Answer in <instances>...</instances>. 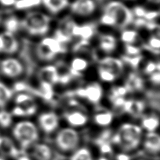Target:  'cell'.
<instances>
[{"instance_id": "obj_1", "label": "cell", "mask_w": 160, "mask_h": 160, "mask_svg": "<svg viewBox=\"0 0 160 160\" xmlns=\"http://www.w3.org/2000/svg\"><path fill=\"white\" fill-rule=\"evenodd\" d=\"M142 141V128L131 123H124L120 125L118 132L112 136L110 140L111 143L121 147L124 152L136 150Z\"/></svg>"}, {"instance_id": "obj_2", "label": "cell", "mask_w": 160, "mask_h": 160, "mask_svg": "<svg viewBox=\"0 0 160 160\" xmlns=\"http://www.w3.org/2000/svg\"><path fill=\"white\" fill-rule=\"evenodd\" d=\"M13 136L23 149H28L38 141L39 133L37 125L30 121H22L14 125Z\"/></svg>"}, {"instance_id": "obj_3", "label": "cell", "mask_w": 160, "mask_h": 160, "mask_svg": "<svg viewBox=\"0 0 160 160\" xmlns=\"http://www.w3.org/2000/svg\"><path fill=\"white\" fill-rule=\"evenodd\" d=\"M51 19L39 11L28 13L21 21V26L32 35H44L49 30Z\"/></svg>"}, {"instance_id": "obj_4", "label": "cell", "mask_w": 160, "mask_h": 160, "mask_svg": "<svg viewBox=\"0 0 160 160\" xmlns=\"http://www.w3.org/2000/svg\"><path fill=\"white\" fill-rule=\"evenodd\" d=\"M80 136L78 131L72 127L63 128L57 133L55 145L62 152H73L79 147Z\"/></svg>"}, {"instance_id": "obj_5", "label": "cell", "mask_w": 160, "mask_h": 160, "mask_svg": "<svg viewBox=\"0 0 160 160\" xmlns=\"http://www.w3.org/2000/svg\"><path fill=\"white\" fill-rule=\"evenodd\" d=\"M104 13L109 14L115 19V26L125 28L133 21V13L122 3L113 1L109 2L104 8Z\"/></svg>"}, {"instance_id": "obj_6", "label": "cell", "mask_w": 160, "mask_h": 160, "mask_svg": "<svg viewBox=\"0 0 160 160\" xmlns=\"http://www.w3.org/2000/svg\"><path fill=\"white\" fill-rule=\"evenodd\" d=\"M75 95L79 98L87 99L92 104H98L103 95L102 87L97 83L88 85L85 88H79L75 90Z\"/></svg>"}, {"instance_id": "obj_7", "label": "cell", "mask_w": 160, "mask_h": 160, "mask_svg": "<svg viewBox=\"0 0 160 160\" xmlns=\"http://www.w3.org/2000/svg\"><path fill=\"white\" fill-rule=\"evenodd\" d=\"M24 70V66L22 62L15 58L5 59L1 63L2 72L8 78H18L23 73Z\"/></svg>"}, {"instance_id": "obj_8", "label": "cell", "mask_w": 160, "mask_h": 160, "mask_svg": "<svg viewBox=\"0 0 160 160\" xmlns=\"http://www.w3.org/2000/svg\"><path fill=\"white\" fill-rule=\"evenodd\" d=\"M59 117L53 111H46L38 117V124L42 131L47 134L53 133L59 126Z\"/></svg>"}, {"instance_id": "obj_9", "label": "cell", "mask_w": 160, "mask_h": 160, "mask_svg": "<svg viewBox=\"0 0 160 160\" xmlns=\"http://www.w3.org/2000/svg\"><path fill=\"white\" fill-rule=\"evenodd\" d=\"M29 148L31 160H52L53 157V151L48 144L35 142Z\"/></svg>"}, {"instance_id": "obj_10", "label": "cell", "mask_w": 160, "mask_h": 160, "mask_svg": "<svg viewBox=\"0 0 160 160\" xmlns=\"http://www.w3.org/2000/svg\"><path fill=\"white\" fill-rule=\"evenodd\" d=\"M15 103L25 110V116L34 115L38 110V105L35 103V98L25 92L19 93L18 95H16Z\"/></svg>"}, {"instance_id": "obj_11", "label": "cell", "mask_w": 160, "mask_h": 160, "mask_svg": "<svg viewBox=\"0 0 160 160\" xmlns=\"http://www.w3.org/2000/svg\"><path fill=\"white\" fill-rule=\"evenodd\" d=\"M65 121L72 128L82 127L87 124L88 116L84 111L79 109L66 111L64 114Z\"/></svg>"}, {"instance_id": "obj_12", "label": "cell", "mask_w": 160, "mask_h": 160, "mask_svg": "<svg viewBox=\"0 0 160 160\" xmlns=\"http://www.w3.org/2000/svg\"><path fill=\"white\" fill-rule=\"evenodd\" d=\"M98 67L107 70L118 78L124 71V63L121 59L108 56L99 61Z\"/></svg>"}, {"instance_id": "obj_13", "label": "cell", "mask_w": 160, "mask_h": 160, "mask_svg": "<svg viewBox=\"0 0 160 160\" xmlns=\"http://www.w3.org/2000/svg\"><path fill=\"white\" fill-rule=\"evenodd\" d=\"M71 11L80 16H88L96 9L93 0H75L70 5Z\"/></svg>"}, {"instance_id": "obj_14", "label": "cell", "mask_w": 160, "mask_h": 160, "mask_svg": "<svg viewBox=\"0 0 160 160\" xmlns=\"http://www.w3.org/2000/svg\"><path fill=\"white\" fill-rule=\"evenodd\" d=\"M144 149L150 154L158 155L160 150V137L156 132H148L142 140Z\"/></svg>"}, {"instance_id": "obj_15", "label": "cell", "mask_w": 160, "mask_h": 160, "mask_svg": "<svg viewBox=\"0 0 160 160\" xmlns=\"http://www.w3.org/2000/svg\"><path fill=\"white\" fill-rule=\"evenodd\" d=\"M0 152L13 158L20 156V151L14 142L7 136H0Z\"/></svg>"}, {"instance_id": "obj_16", "label": "cell", "mask_w": 160, "mask_h": 160, "mask_svg": "<svg viewBox=\"0 0 160 160\" xmlns=\"http://www.w3.org/2000/svg\"><path fill=\"white\" fill-rule=\"evenodd\" d=\"M39 76L41 81L48 82L51 85H54L58 83L60 74L56 67L48 65L40 69Z\"/></svg>"}, {"instance_id": "obj_17", "label": "cell", "mask_w": 160, "mask_h": 160, "mask_svg": "<svg viewBox=\"0 0 160 160\" xmlns=\"http://www.w3.org/2000/svg\"><path fill=\"white\" fill-rule=\"evenodd\" d=\"M3 39V48L2 53L6 54H13L18 50L20 45L18 40L16 39L13 33L9 32H5L2 34Z\"/></svg>"}, {"instance_id": "obj_18", "label": "cell", "mask_w": 160, "mask_h": 160, "mask_svg": "<svg viewBox=\"0 0 160 160\" xmlns=\"http://www.w3.org/2000/svg\"><path fill=\"white\" fill-rule=\"evenodd\" d=\"M96 31V25L94 24H87L83 25L75 24L72 30V36L81 37L83 40H88L92 38Z\"/></svg>"}, {"instance_id": "obj_19", "label": "cell", "mask_w": 160, "mask_h": 160, "mask_svg": "<svg viewBox=\"0 0 160 160\" xmlns=\"http://www.w3.org/2000/svg\"><path fill=\"white\" fill-rule=\"evenodd\" d=\"M114 115L111 111L105 109H99L93 116V121L99 126L107 127L112 124Z\"/></svg>"}, {"instance_id": "obj_20", "label": "cell", "mask_w": 160, "mask_h": 160, "mask_svg": "<svg viewBox=\"0 0 160 160\" xmlns=\"http://www.w3.org/2000/svg\"><path fill=\"white\" fill-rule=\"evenodd\" d=\"M128 93H134L142 90L144 87L143 80L136 73H131L128 75L125 84Z\"/></svg>"}, {"instance_id": "obj_21", "label": "cell", "mask_w": 160, "mask_h": 160, "mask_svg": "<svg viewBox=\"0 0 160 160\" xmlns=\"http://www.w3.org/2000/svg\"><path fill=\"white\" fill-rule=\"evenodd\" d=\"M88 66V64L87 60L80 57H76L71 61L69 73L72 77L81 76L82 73L87 69Z\"/></svg>"}, {"instance_id": "obj_22", "label": "cell", "mask_w": 160, "mask_h": 160, "mask_svg": "<svg viewBox=\"0 0 160 160\" xmlns=\"http://www.w3.org/2000/svg\"><path fill=\"white\" fill-rule=\"evenodd\" d=\"M45 7L52 13H58L69 4V0H42Z\"/></svg>"}, {"instance_id": "obj_23", "label": "cell", "mask_w": 160, "mask_h": 160, "mask_svg": "<svg viewBox=\"0 0 160 160\" xmlns=\"http://www.w3.org/2000/svg\"><path fill=\"white\" fill-rule=\"evenodd\" d=\"M41 43L47 47L48 49L55 55L66 52V48L65 47L63 44L59 42L55 38H45L42 40Z\"/></svg>"}, {"instance_id": "obj_24", "label": "cell", "mask_w": 160, "mask_h": 160, "mask_svg": "<svg viewBox=\"0 0 160 160\" xmlns=\"http://www.w3.org/2000/svg\"><path fill=\"white\" fill-rule=\"evenodd\" d=\"M116 39L111 35H102L101 36L100 47L106 53H111L116 49Z\"/></svg>"}, {"instance_id": "obj_25", "label": "cell", "mask_w": 160, "mask_h": 160, "mask_svg": "<svg viewBox=\"0 0 160 160\" xmlns=\"http://www.w3.org/2000/svg\"><path fill=\"white\" fill-rule=\"evenodd\" d=\"M159 125V121L158 116L155 114L145 116L142 120V128L148 132H155Z\"/></svg>"}, {"instance_id": "obj_26", "label": "cell", "mask_w": 160, "mask_h": 160, "mask_svg": "<svg viewBox=\"0 0 160 160\" xmlns=\"http://www.w3.org/2000/svg\"><path fill=\"white\" fill-rule=\"evenodd\" d=\"M53 85L48 82L41 81L39 88L38 93L43 99L46 100H50L53 97Z\"/></svg>"}, {"instance_id": "obj_27", "label": "cell", "mask_w": 160, "mask_h": 160, "mask_svg": "<svg viewBox=\"0 0 160 160\" xmlns=\"http://www.w3.org/2000/svg\"><path fill=\"white\" fill-rule=\"evenodd\" d=\"M13 96V90L4 83L0 82V108L5 107Z\"/></svg>"}, {"instance_id": "obj_28", "label": "cell", "mask_w": 160, "mask_h": 160, "mask_svg": "<svg viewBox=\"0 0 160 160\" xmlns=\"http://www.w3.org/2000/svg\"><path fill=\"white\" fill-rule=\"evenodd\" d=\"M36 54L39 59L46 61H51L54 59L56 56L41 42L36 47Z\"/></svg>"}, {"instance_id": "obj_29", "label": "cell", "mask_w": 160, "mask_h": 160, "mask_svg": "<svg viewBox=\"0 0 160 160\" xmlns=\"http://www.w3.org/2000/svg\"><path fill=\"white\" fill-rule=\"evenodd\" d=\"M70 160H93L92 154L87 147H78L74 151Z\"/></svg>"}, {"instance_id": "obj_30", "label": "cell", "mask_w": 160, "mask_h": 160, "mask_svg": "<svg viewBox=\"0 0 160 160\" xmlns=\"http://www.w3.org/2000/svg\"><path fill=\"white\" fill-rule=\"evenodd\" d=\"M42 2V0H16L14 5L17 9L23 10L39 6Z\"/></svg>"}, {"instance_id": "obj_31", "label": "cell", "mask_w": 160, "mask_h": 160, "mask_svg": "<svg viewBox=\"0 0 160 160\" xmlns=\"http://www.w3.org/2000/svg\"><path fill=\"white\" fill-rule=\"evenodd\" d=\"M20 21L16 16H11L8 18L4 23V26L7 32L13 33L18 30L20 27Z\"/></svg>"}, {"instance_id": "obj_32", "label": "cell", "mask_w": 160, "mask_h": 160, "mask_svg": "<svg viewBox=\"0 0 160 160\" xmlns=\"http://www.w3.org/2000/svg\"><path fill=\"white\" fill-rule=\"evenodd\" d=\"M13 122V115L6 110L0 111V126L4 128L10 127Z\"/></svg>"}, {"instance_id": "obj_33", "label": "cell", "mask_w": 160, "mask_h": 160, "mask_svg": "<svg viewBox=\"0 0 160 160\" xmlns=\"http://www.w3.org/2000/svg\"><path fill=\"white\" fill-rule=\"evenodd\" d=\"M160 40L158 37L153 36L148 40V45H145V48L148 50H150L153 53L158 54L159 52Z\"/></svg>"}, {"instance_id": "obj_34", "label": "cell", "mask_w": 160, "mask_h": 160, "mask_svg": "<svg viewBox=\"0 0 160 160\" xmlns=\"http://www.w3.org/2000/svg\"><path fill=\"white\" fill-rule=\"evenodd\" d=\"M127 93L128 91L125 86H117L113 88L110 92V100L116 98H125V95Z\"/></svg>"}, {"instance_id": "obj_35", "label": "cell", "mask_w": 160, "mask_h": 160, "mask_svg": "<svg viewBox=\"0 0 160 160\" xmlns=\"http://www.w3.org/2000/svg\"><path fill=\"white\" fill-rule=\"evenodd\" d=\"M138 34L133 30H124L122 33V40L127 44H131L136 40Z\"/></svg>"}, {"instance_id": "obj_36", "label": "cell", "mask_w": 160, "mask_h": 160, "mask_svg": "<svg viewBox=\"0 0 160 160\" xmlns=\"http://www.w3.org/2000/svg\"><path fill=\"white\" fill-rule=\"evenodd\" d=\"M98 76L101 78V81L103 82H106V83H111L115 81V80L118 78L117 77L112 74V73L109 72L107 70H105L102 68H99L98 69Z\"/></svg>"}, {"instance_id": "obj_37", "label": "cell", "mask_w": 160, "mask_h": 160, "mask_svg": "<svg viewBox=\"0 0 160 160\" xmlns=\"http://www.w3.org/2000/svg\"><path fill=\"white\" fill-rule=\"evenodd\" d=\"M54 36H55L54 38L63 45L65 43H67V42H70L71 40H72V36H70V35H68V34L64 32L61 28H58V29L56 30L55 35Z\"/></svg>"}, {"instance_id": "obj_38", "label": "cell", "mask_w": 160, "mask_h": 160, "mask_svg": "<svg viewBox=\"0 0 160 160\" xmlns=\"http://www.w3.org/2000/svg\"><path fill=\"white\" fill-rule=\"evenodd\" d=\"M123 60L127 63V64H129L131 67L133 68H137L138 65L141 63L142 60V56L141 55L137 56H123Z\"/></svg>"}, {"instance_id": "obj_39", "label": "cell", "mask_w": 160, "mask_h": 160, "mask_svg": "<svg viewBox=\"0 0 160 160\" xmlns=\"http://www.w3.org/2000/svg\"><path fill=\"white\" fill-rule=\"evenodd\" d=\"M96 144L98 145L100 151L103 155H111L112 153V144L111 143V142H101Z\"/></svg>"}, {"instance_id": "obj_40", "label": "cell", "mask_w": 160, "mask_h": 160, "mask_svg": "<svg viewBox=\"0 0 160 160\" xmlns=\"http://www.w3.org/2000/svg\"><path fill=\"white\" fill-rule=\"evenodd\" d=\"M158 71H159V63H155L153 61L148 62L147 65L145 66L144 69L145 73L148 74V75H150V74H152Z\"/></svg>"}, {"instance_id": "obj_41", "label": "cell", "mask_w": 160, "mask_h": 160, "mask_svg": "<svg viewBox=\"0 0 160 160\" xmlns=\"http://www.w3.org/2000/svg\"><path fill=\"white\" fill-rule=\"evenodd\" d=\"M101 22L102 25L115 26V21L112 16L106 13H104L101 18Z\"/></svg>"}, {"instance_id": "obj_42", "label": "cell", "mask_w": 160, "mask_h": 160, "mask_svg": "<svg viewBox=\"0 0 160 160\" xmlns=\"http://www.w3.org/2000/svg\"><path fill=\"white\" fill-rule=\"evenodd\" d=\"M125 50L126 53L129 56L140 55V53H141V50H140L139 48L133 46L131 44H127L125 46Z\"/></svg>"}, {"instance_id": "obj_43", "label": "cell", "mask_w": 160, "mask_h": 160, "mask_svg": "<svg viewBox=\"0 0 160 160\" xmlns=\"http://www.w3.org/2000/svg\"><path fill=\"white\" fill-rule=\"evenodd\" d=\"M88 46V40H82L78 43L75 44L73 47V52H78L80 51H83L85 50L86 48Z\"/></svg>"}, {"instance_id": "obj_44", "label": "cell", "mask_w": 160, "mask_h": 160, "mask_svg": "<svg viewBox=\"0 0 160 160\" xmlns=\"http://www.w3.org/2000/svg\"><path fill=\"white\" fill-rule=\"evenodd\" d=\"M11 114L15 116H25V110L21 107L16 105L14 107L11 111Z\"/></svg>"}, {"instance_id": "obj_45", "label": "cell", "mask_w": 160, "mask_h": 160, "mask_svg": "<svg viewBox=\"0 0 160 160\" xmlns=\"http://www.w3.org/2000/svg\"><path fill=\"white\" fill-rule=\"evenodd\" d=\"M158 16H159L158 11H146V13H145L143 18L146 20V21H150L157 19Z\"/></svg>"}, {"instance_id": "obj_46", "label": "cell", "mask_w": 160, "mask_h": 160, "mask_svg": "<svg viewBox=\"0 0 160 160\" xmlns=\"http://www.w3.org/2000/svg\"><path fill=\"white\" fill-rule=\"evenodd\" d=\"M146 10L144 8L141 7H136L133 9V13L135 14L136 16H138V18H143L145 13H146Z\"/></svg>"}, {"instance_id": "obj_47", "label": "cell", "mask_w": 160, "mask_h": 160, "mask_svg": "<svg viewBox=\"0 0 160 160\" xmlns=\"http://www.w3.org/2000/svg\"><path fill=\"white\" fill-rule=\"evenodd\" d=\"M150 80L151 82L153 83L155 85V84L159 85V81H160V74H159V71H155V72H154L153 73L150 74Z\"/></svg>"}, {"instance_id": "obj_48", "label": "cell", "mask_w": 160, "mask_h": 160, "mask_svg": "<svg viewBox=\"0 0 160 160\" xmlns=\"http://www.w3.org/2000/svg\"><path fill=\"white\" fill-rule=\"evenodd\" d=\"M147 21L143 18H138L134 21V25H136L137 28H141L142 26H145V24H146Z\"/></svg>"}, {"instance_id": "obj_49", "label": "cell", "mask_w": 160, "mask_h": 160, "mask_svg": "<svg viewBox=\"0 0 160 160\" xmlns=\"http://www.w3.org/2000/svg\"><path fill=\"white\" fill-rule=\"evenodd\" d=\"M116 160H131L130 155H128L127 152L119 153L115 157Z\"/></svg>"}, {"instance_id": "obj_50", "label": "cell", "mask_w": 160, "mask_h": 160, "mask_svg": "<svg viewBox=\"0 0 160 160\" xmlns=\"http://www.w3.org/2000/svg\"><path fill=\"white\" fill-rule=\"evenodd\" d=\"M16 0H0V3L4 6L9 7V6L14 5Z\"/></svg>"}, {"instance_id": "obj_51", "label": "cell", "mask_w": 160, "mask_h": 160, "mask_svg": "<svg viewBox=\"0 0 160 160\" xmlns=\"http://www.w3.org/2000/svg\"><path fill=\"white\" fill-rule=\"evenodd\" d=\"M18 160H31L30 158L28 157L27 156H19L18 158Z\"/></svg>"}, {"instance_id": "obj_52", "label": "cell", "mask_w": 160, "mask_h": 160, "mask_svg": "<svg viewBox=\"0 0 160 160\" xmlns=\"http://www.w3.org/2000/svg\"><path fill=\"white\" fill-rule=\"evenodd\" d=\"M3 48V39L2 35H0V52H2Z\"/></svg>"}, {"instance_id": "obj_53", "label": "cell", "mask_w": 160, "mask_h": 160, "mask_svg": "<svg viewBox=\"0 0 160 160\" xmlns=\"http://www.w3.org/2000/svg\"><path fill=\"white\" fill-rule=\"evenodd\" d=\"M98 160H109L106 157H105V156H102V157H100Z\"/></svg>"}, {"instance_id": "obj_54", "label": "cell", "mask_w": 160, "mask_h": 160, "mask_svg": "<svg viewBox=\"0 0 160 160\" xmlns=\"http://www.w3.org/2000/svg\"><path fill=\"white\" fill-rule=\"evenodd\" d=\"M97 2H98V3H100V4H102V3L105 2V1H107V0H96Z\"/></svg>"}, {"instance_id": "obj_55", "label": "cell", "mask_w": 160, "mask_h": 160, "mask_svg": "<svg viewBox=\"0 0 160 160\" xmlns=\"http://www.w3.org/2000/svg\"><path fill=\"white\" fill-rule=\"evenodd\" d=\"M0 160H5V159H3L2 157H0Z\"/></svg>"}]
</instances>
